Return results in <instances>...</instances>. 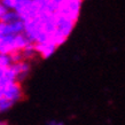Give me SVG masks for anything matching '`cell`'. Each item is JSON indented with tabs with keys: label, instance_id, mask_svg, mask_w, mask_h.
Masks as SVG:
<instances>
[{
	"label": "cell",
	"instance_id": "6da1fadb",
	"mask_svg": "<svg viewBox=\"0 0 125 125\" xmlns=\"http://www.w3.org/2000/svg\"><path fill=\"white\" fill-rule=\"evenodd\" d=\"M14 10L19 14L23 22L30 19H34L42 11V7L34 0H20Z\"/></svg>",
	"mask_w": 125,
	"mask_h": 125
},
{
	"label": "cell",
	"instance_id": "7a4b0ae2",
	"mask_svg": "<svg viewBox=\"0 0 125 125\" xmlns=\"http://www.w3.org/2000/svg\"><path fill=\"white\" fill-rule=\"evenodd\" d=\"M2 96L8 99L9 101L13 103L17 102L20 100H22L23 98V90L21 86V83L19 82H11L4 88V93Z\"/></svg>",
	"mask_w": 125,
	"mask_h": 125
},
{
	"label": "cell",
	"instance_id": "3957f363",
	"mask_svg": "<svg viewBox=\"0 0 125 125\" xmlns=\"http://www.w3.org/2000/svg\"><path fill=\"white\" fill-rule=\"evenodd\" d=\"M11 69L14 70L16 75V82H19L21 83L22 80H24L27 78V76L29 75V72H30V63L28 62V61H21V62H17V63H13L10 65Z\"/></svg>",
	"mask_w": 125,
	"mask_h": 125
},
{
	"label": "cell",
	"instance_id": "277c9868",
	"mask_svg": "<svg viewBox=\"0 0 125 125\" xmlns=\"http://www.w3.org/2000/svg\"><path fill=\"white\" fill-rule=\"evenodd\" d=\"M57 47H59V46H57L53 40H48V42H37V44H34L36 52H37L42 57H44V59L51 56V55L55 52V49H56Z\"/></svg>",
	"mask_w": 125,
	"mask_h": 125
},
{
	"label": "cell",
	"instance_id": "5b68a950",
	"mask_svg": "<svg viewBox=\"0 0 125 125\" xmlns=\"http://www.w3.org/2000/svg\"><path fill=\"white\" fill-rule=\"evenodd\" d=\"M22 52V56H23V60L24 61H29L31 59H33L36 55H37V52H36V48H34V44H29L27 47L21 51Z\"/></svg>",
	"mask_w": 125,
	"mask_h": 125
},
{
	"label": "cell",
	"instance_id": "8992f818",
	"mask_svg": "<svg viewBox=\"0 0 125 125\" xmlns=\"http://www.w3.org/2000/svg\"><path fill=\"white\" fill-rule=\"evenodd\" d=\"M19 20H21V19H20L19 14L15 10H7L4 14V16L0 19V22L11 23V22H15V21H19Z\"/></svg>",
	"mask_w": 125,
	"mask_h": 125
},
{
	"label": "cell",
	"instance_id": "52a82bcc",
	"mask_svg": "<svg viewBox=\"0 0 125 125\" xmlns=\"http://www.w3.org/2000/svg\"><path fill=\"white\" fill-rule=\"evenodd\" d=\"M11 63V60L8 54H0V75L6 70L7 68H9Z\"/></svg>",
	"mask_w": 125,
	"mask_h": 125
},
{
	"label": "cell",
	"instance_id": "ba28073f",
	"mask_svg": "<svg viewBox=\"0 0 125 125\" xmlns=\"http://www.w3.org/2000/svg\"><path fill=\"white\" fill-rule=\"evenodd\" d=\"M14 103L9 101L8 99L6 98H0V113H5V111H7L8 109H10L11 106H13Z\"/></svg>",
	"mask_w": 125,
	"mask_h": 125
},
{
	"label": "cell",
	"instance_id": "9c48e42d",
	"mask_svg": "<svg viewBox=\"0 0 125 125\" xmlns=\"http://www.w3.org/2000/svg\"><path fill=\"white\" fill-rule=\"evenodd\" d=\"M8 55H9V57H10L11 63H17V62H21V61H23L22 52H21V51H14V52L9 53Z\"/></svg>",
	"mask_w": 125,
	"mask_h": 125
},
{
	"label": "cell",
	"instance_id": "30bf717a",
	"mask_svg": "<svg viewBox=\"0 0 125 125\" xmlns=\"http://www.w3.org/2000/svg\"><path fill=\"white\" fill-rule=\"evenodd\" d=\"M17 0H1V5L4 6L7 10H14L17 5Z\"/></svg>",
	"mask_w": 125,
	"mask_h": 125
},
{
	"label": "cell",
	"instance_id": "8fae6325",
	"mask_svg": "<svg viewBox=\"0 0 125 125\" xmlns=\"http://www.w3.org/2000/svg\"><path fill=\"white\" fill-rule=\"evenodd\" d=\"M34 1H36V2H38V4L40 5V6H42V2H44V0H34Z\"/></svg>",
	"mask_w": 125,
	"mask_h": 125
},
{
	"label": "cell",
	"instance_id": "7c38bea8",
	"mask_svg": "<svg viewBox=\"0 0 125 125\" xmlns=\"http://www.w3.org/2000/svg\"><path fill=\"white\" fill-rule=\"evenodd\" d=\"M0 125H7V122L6 121H0Z\"/></svg>",
	"mask_w": 125,
	"mask_h": 125
},
{
	"label": "cell",
	"instance_id": "4fadbf2b",
	"mask_svg": "<svg viewBox=\"0 0 125 125\" xmlns=\"http://www.w3.org/2000/svg\"><path fill=\"white\" fill-rule=\"evenodd\" d=\"M0 2H1V0H0Z\"/></svg>",
	"mask_w": 125,
	"mask_h": 125
},
{
	"label": "cell",
	"instance_id": "5bb4252c",
	"mask_svg": "<svg viewBox=\"0 0 125 125\" xmlns=\"http://www.w3.org/2000/svg\"><path fill=\"white\" fill-rule=\"evenodd\" d=\"M17 1H20V0H17Z\"/></svg>",
	"mask_w": 125,
	"mask_h": 125
}]
</instances>
